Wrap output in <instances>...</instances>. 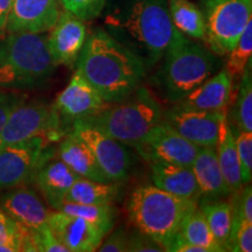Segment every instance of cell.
Masks as SVG:
<instances>
[{"label": "cell", "instance_id": "cell-1", "mask_svg": "<svg viewBox=\"0 0 252 252\" xmlns=\"http://www.w3.org/2000/svg\"><path fill=\"white\" fill-rule=\"evenodd\" d=\"M106 32L151 68L165 56L178 30L166 0H125L106 15Z\"/></svg>", "mask_w": 252, "mask_h": 252}, {"label": "cell", "instance_id": "cell-2", "mask_svg": "<svg viewBox=\"0 0 252 252\" xmlns=\"http://www.w3.org/2000/svg\"><path fill=\"white\" fill-rule=\"evenodd\" d=\"M76 70L108 103L124 99L141 84L144 63L106 31L90 34L77 59Z\"/></svg>", "mask_w": 252, "mask_h": 252}, {"label": "cell", "instance_id": "cell-3", "mask_svg": "<svg viewBox=\"0 0 252 252\" xmlns=\"http://www.w3.org/2000/svg\"><path fill=\"white\" fill-rule=\"evenodd\" d=\"M197 208V202L162 190L156 186H141L128 200V219L141 234L152 238L167 251L185 217Z\"/></svg>", "mask_w": 252, "mask_h": 252}, {"label": "cell", "instance_id": "cell-4", "mask_svg": "<svg viewBox=\"0 0 252 252\" xmlns=\"http://www.w3.org/2000/svg\"><path fill=\"white\" fill-rule=\"evenodd\" d=\"M56 67L46 34L14 32L0 42V87L40 88L48 82Z\"/></svg>", "mask_w": 252, "mask_h": 252}, {"label": "cell", "instance_id": "cell-5", "mask_svg": "<svg viewBox=\"0 0 252 252\" xmlns=\"http://www.w3.org/2000/svg\"><path fill=\"white\" fill-rule=\"evenodd\" d=\"M127 147H135L158 123L162 109L146 87L139 86L124 99L110 103L93 117L80 119Z\"/></svg>", "mask_w": 252, "mask_h": 252}, {"label": "cell", "instance_id": "cell-6", "mask_svg": "<svg viewBox=\"0 0 252 252\" xmlns=\"http://www.w3.org/2000/svg\"><path fill=\"white\" fill-rule=\"evenodd\" d=\"M163 58L160 82L167 98L173 102H178L202 84L216 69L213 53L191 42L179 31Z\"/></svg>", "mask_w": 252, "mask_h": 252}, {"label": "cell", "instance_id": "cell-7", "mask_svg": "<svg viewBox=\"0 0 252 252\" xmlns=\"http://www.w3.org/2000/svg\"><path fill=\"white\" fill-rule=\"evenodd\" d=\"M206 40L212 53L226 55L252 17V0H203Z\"/></svg>", "mask_w": 252, "mask_h": 252}, {"label": "cell", "instance_id": "cell-8", "mask_svg": "<svg viewBox=\"0 0 252 252\" xmlns=\"http://www.w3.org/2000/svg\"><path fill=\"white\" fill-rule=\"evenodd\" d=\"M62 121L52 106L41 102L21 103L0 130V150L34 137H62Z\"/></svg>", "mask_w": 252, "mask_h": 252}, {"label": "cell", "instance_id": "cell-9", "mask_svg": "<svg viewBox=\"0 0 252 252\" xmlns=\"http://www.w3.org/2000/svg\"><path fill=\"white\" fill-rule=\"evenodd\" d=\"M71 132L89 146L99 168L109 181L121 182L127 178L132 167V156L127 146L83 121L72 123Z\"/></svg>", "mask_w": 252, "mask_h": 252}, {"label": "cell", "instance_id": "cell-10", "mask_svg": "<svg viewBox=\"0 0 252 252\" xmlns=\"http://www.w3.org/2000/svg\"><path fill=\"white\" fill-rule=\"evenodd\" d=\"M134 149L144 160L151 163H174L191 167L200 147L161 121Z\"/></svg>", "mask_w": 252, "mask_h": 252}, {"label": "cell", "instance_id": "cell-11", "mask_svg": "<svg viewBox=\"0 0 252 252\" xmlns=\"http://www.w3.org/2000/svg\"><path fill=\"white\" fill-rule=\"evenodd\" d=\"M46 152L45 137H34L0 150V191L33 180Z\"/></svg>", "mask_w": 252, "mask_h": 252}, {"label": "cell", "instance_id": "cell-12", "mask_svg": "<svg viewBox=\"0 0 252 252\" xmlns=\"http://www.w3.org/2000/svg\"><path fill=\"white\" fill-rule=\"evenodd\" d=\"M96 89L77 70L74 72L69 84L56 97L53 108L61 121L76 122L97 115L108 108Z\"/></svg>", "mask_w": 252, "mask_h": 252}, {"label": "cell", "instance_id": "cell-13", "mask_svg": "<svg viewBox=\"0 0 252 252\" xmlns=\"http://www.w3.org/2000/svg\"><path fill=\"white\" fill-rule=\"evenodd\" d=\"M228 111H196L173 108L165 115V123L198 147H215L220 124Z\"/></svg>", "mask_w": 252, "mask_h": 252}, {"label": "cell", "instance_id": "cell-14", "mask_svg": "<svg viewBox=\"0 0 252 252\" xmlns=\"http://www.w3.org/2000/svg\"><path fill=\"white\" fill-rule=\"evenodd\" d=\"M86 40V21L64 11L47 35V46L56 65L74 67Z\"/></svg>", "mask_w": 252, "mask_h": 252}, {"label": "cell", "instance_id": "cell-15", "mask_svg": "<svg viewBox=\"0 0 252 252\" xmlns=\"http://www.w3.org/2000/svg\"><path fill=\"white\" fill-rule=\"evenodd\" d=\"M48 225L69 252L96 251L105 237V234L94 223L62 212L49 214Z\"/></svg>", "mask_w": 252, "mask_h": 252}, {"label": "cell", "instance_id": "cell-16", "mask_svg": "<svg viewBox=\"0 0 252 252\" xmlns=\"http://www.w3.org/2000/svg\"><path fill=\"white\" fill-rule=\"evenodd\" d=\"M60 14V0H13L6 30L9 33H46L56 24Z\"/></svg>", "mask_w": 252, "mask_h": 252}, {"label": "cell", "instance_id": "cell-17", "mask_svg": "<svg viewBox=\"0 0 252 252\" xmlns=\"http://www.w3.org/2000/svg\"><path fill=\"white\" fill-rule=\"evenodd\" d=\"M0 196V208L25 228L39 231L48 226L49 213L33 189L18 186Z\"/></svg>", "mask_w": 252, "mask_h": 252}, {"label": "cell", "instance_id": "cell-18", "mask_svg": "<svg viewBox=\"0 0 252 252\" xmlns=\"http://www.w3.org/2000/svg\"><path fill=\"white\" fill-rule=\"evenodd\" d=\"M54 151L47 150L42 161L34 173L33 181L53 209L59 210L65 195L80 176L71 171L61 159H55Z\"/></svg>", "mask_w": 252, "mask_h": 252}, {"label": "cell", "instance_id": "cell-19", "mask_svg": "<svg viewBox=\"0 0 252 252\" xmlns=\"http://www.w3.org/2000/svg\"><path fill=\"white\" fill-rule=\"evenodd\" d=\"M232 80L234 78L226 70L217 72L215 76H210L178 100L175 109L196 111H217L226 109L232 96Z\"/></svg>", "mask_w": 252, "mask_h": 252}, {"label": "cell", "instance_id": "cell-20", "mask_svg": "<svg viewBox=\"0 0 252 252\" xmlns=\"http://www.w3.org/2000/svg\"><path fill=\"white\" fill-rule=\"evenodd\" d=\"M191 171L200 191V198L213 201L230 195L217 161L215 147H200L191 165Z\"/></svg>", "mask_w": 252, "mask_h": 252}, {"label": "cell", "instance_id": "cell-21", "mask_svg": "<svg viewBox=\"0 0 252 252\" xmlns=\"http://www.w3.org/2000/svg\"><path fill=\"white\" fill-rule=\"evenodd\" d=\"M151 179L153 186L188 200H200L196 180L191 167L174 163H151Z\"/></svg>", "mask_w": 252, "mask_h": 252}, {"label": "cell", "instance_id": "cell-22", "mask_svg": "<svg viewBox=\"0 0 252 252\" xmlns=\"http://www.w3.org/2000/svg\"><path fill=\"white\" fill-rule=\"evenodd\" d=\"M58 157L81 178L98 182H111L99 168L89 146L74 132H69L61 141Z\"/></svg>", "mask_w": 252, "mask_h": 252}, {"label": "cell", "instance_id": "cell-23", "mask_svg": "<svg viewBox=\"0 0 252 252\" xmlns=\"http://www.w3.org/2000/svg\"><path fill=\"white\" fill-rule=\"evenodd\" d=\"M217 161L223 179L230 194H234L243 187L242 182L241 165H239L237 150H236L235 135L232 133L231 126L228 122V117L223 119L220 124L219 137L215 146Z\"/></svg>", "mask_w": 252, "mask_h": 252}, {"label": "cell", "instance_id": "cell-24", "mask_svg": "<svg viewBox=\"0 0 252 252\" xmlns=\"http://www.w3.org/2000/svg\"><path fill=\"white\" fill-rule=\"evenodd\" d=\"M122 194L118 182H98L78 178L65 195V201L83 204H113Z\"/></svg>", "mask_w": 252, "mask_h": 252}, {"label": "cell", "instance_id": "cell-25", "mask_svg": "<svg viewBox=\"0 0 252 252\" xmlns=\"http://www.w3.org/2000/svg\"><path fill=\"white\" fill-rule=\"evenodd\" d=\"M169 17L174 27L184 35L204 39L206 20L203 12L188 0H168Z\"/></svg>", "mask_w": 252, "mask_h": 252}, {"label": "cell", "instance_id": "cell-26", "mask_svg": "<svg viewBox=\"0 0 252 252\" xmlns=\"http://www.w3.org/2000/svg\"><path fill=\"white\" fill-rule=\"evenodd\" d=\"M176 236L187 243L206 248L209 252L224 251L216 242L202 212L197 208L185 217Z\"/></svg>", "mask_w": 252, "mask_h": 252}, {"label": "cell", "instance_id": "cell-27", "mask_svg": "<svg viewBox=\"0 0 252 252\" xmlns=\"http://www.w3.org/2000/svg\"><path fill=\"white\" fill-rule=\"evenodd\" d=\"M204 219L212 230L214 237L224 251H229V239L232 226V207L230 202L213 200L201 207Z\"/></svg>", "mask_w": 252, "mask_h": 252}, {"label": "cell", "instance_id": "cell-28", "mask_svg": "<svg viewBox=\"0 0 252 252\" xmlns=\"http://www.w3.org/2000/svg\"><path fill=\"white\" fill-rule=\"evenodd\" d=\"M58 212L89 220L98 226L105 236L115 225L116 208L113 204H83L64 201Z\"/></svg>", "mask_w": 252, "mask_h": 252}, {"label": "cell", "instance_id": "cell-29", "mask_svg": "<svg viewBox=\"0 0 252 252\" xmlns=\"http://www.w3.org/2000/svg\"><path fill=\"white\" fill-rule=\"evenodd\" d=\"M251 64L241 76L239 93L234 108V118L237 128L241 131L252 132V78Z\"/></svg>", "mask_w": 252, "mask_h": 252}, {"label": "cell", "instance_id": "cell-30", "mask_svg": "<svg viewBox=\"0 0 252 252\" xmlns=\"http://www.w3.org/2000/svg\"><path fill=\"white\" fill-rule=\"evenodd\" d=\"M225 70L232 78L241 77L249 63H251L252 55V21L250 20L244 28L243 33L231 52L228 53Z\"/></svg>", "mask_w": 252, "mask_h": 252}, {"label": "cell", "instance_id": "cell-31", "mask_svg": "<svg viewBox=\"0 0 252 252\" xmlns=\"http://www.w3.org/2000/svg\"><path fill=\"white\" fill-rule=\"evenodd\" d=\"M235 135L236 150H237L239 165H241L242 182L248 185L252 176V132L236 131L231 127Z\"/></svg>", "mask_w": 252, "mask_h": 252}, {"label": "cell", "instance_id": "cell-32", "mask_svg": "<svg viewBox=\"0 0 252 252\" xmlns=\"http://www.w3.org/2000/svg\"><path fill=\"white\" fill-rule=\"evenodd\" d=\"M64 11L88 21L102 13L106 0H60Z\"/></svg>", "mask_w": 252, "mask_h": 252}, {"label": "cell", "instance_id": "cell-33", "mask_svg": "<svg viewBox=\"0 0 252 252\" xmlns=\"http://www.w3.org/2000/svg\"><path fill=\"white\" fill-rule=\"evenodd\" d=\"M229 251H252V222L243 220L235 228L231 229L229 239Z\"/></svg>", "mask_w": 252, "mask_h": 252}, {"label": "cell", "instance_id": "cell-34", "mask_svg": "<svg viewBox=\"0 0 252 252\" xmlns=\"http://www.w3.org/2000/svg\"><path fill=\"white\" fill-rule=\"evenodd\" d=\"M34 243H35L36 251L42 252H69L68 249L63 245L53 231L50 230L49 225L47 228L39 230V231H34Z\"/></svg>", "mask_w": 252, "mask_h": 252}, {"label": "cell", "instance_id": "cell-35", "mask_svg": "<svg viewBox=\"0 0 252 252\" xmlns=\"http://www.w3.org/2000/svg\"><path fill=\"white\" fill-rule=\"evenodd\" d=\"M127 251L135 252H161L165 251L161 245L154 242L152 238L141 234L140 231H135L128 236V248Z\"/></svg>", "mask_w": 252, "mask_h": 252}, {"label": "cell", "instance_id": "cell-36", "mask_svg": "<svg viewBox=\"0 0 252 252\" xmlns=\"http://www.w3.org/2000/svg\"><path fill=\"white\" fill-rule=\"evenodd\" d=\"M104 241V239H103ZM128 248V235L124 230L119 229L112 232L111 235L102 242L99 248L97 249L99 252H124L127 251Z\"/></svg>", "mask_w": 252, "mask_h": 252}, {"label": "cell", "instance_id": "cell-37", "mask_svg": "<svg viewBox=\"0 0 252 252\" xmlns=\"http://www.w3.org/2000/svg\"><path fill=\"white\" fill-rule=\"evenodd\" d=\"M24 102L25 98L20 94L0 91V130L13 110Z\"/></svg>", "mask_w": 252, "mask_h": 252}, {"label": "cell", "instance_id": "cell-38", "mask_svg": "<svg viewBox=\"0 0 252 252\" xmlns=\"http://www.w3.org/2000/svg\"><path fill=\"white\" fill-rule=\"evenodd\" d=\"M18 230V223L6 215L0 208V243L15 234Z\"/></svg>", "mask_w": 252, "mask_h": 252}, {"label": "cell", "instance_id": "cell-39", "mask_svg": "<svg viewBox=\"0 0 252 252\" xmlns=\"http://www.w3.org/2000/svg\"><path fill=\"white\" fill-rule=\"evenodd\" d=\"M12 2H13V0H0V31L6 30Z\"/></svg>", "mask_w": 252, "mask_h": 252}, {"label": "cell", "instance_id": "cell-40", "mask_svg": "<svg viewBox=\"0 0 252 252\" xmlns=\"http://www.w3.org/2000/svg\"><path fill=\"white\" fill-rule=\"evenodd\" d=\"M0 32H1V31H0Z\"/></svg>", "mask_w": 252, "mask_h": 252}]
</instances>
